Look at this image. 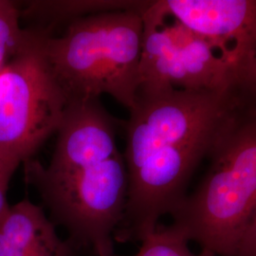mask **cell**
<instances>
[{
	"label": "cell",
	"mask_w": 256,
	"mask_h": 256,
	"mask_svg": "<svg viewBox=\"0 0 256 256\" xmlns=\"http://www.w3.org/2000/svg\"><path fill=\"white\" fill-rule=\"evenodd\" d=\"M129 111L128 202L114 234L120 243L140 242L174 212L196 168L238 113L227 92L186 90L138 95Z\"/></svg>",
	"instance_id": "obj_1"
},
{
	"label": "cell",
	"mask_w": 256,
	"mask_h": 256,
	"mask_svg": "<svg viewBox=\"0 0 256 256\" xmlns=\"http://www.w3.org/2000/svg\"><path fill=\"white\" fill-rule=\"evenodd\" d=\"M25 178L50 210L52 222L93 256H115L114 234L124 218L128 176L115 144L55 150L48 166L32 158Z\"/></svg>",
	"instance_id": "obj_2"
},
{
	"label": "cell",
	"mask_w": 256,
	"mask_h": 256,
	"mask_svg": "<svg viewBox=\"0 0 256 256\" xmlns=\"http://www.w3.org/2000/svg\"><path fill=\"white\" fill-rule=\"evenodd\" d=\"M146 2L74 20L59 36L38 28L41 52L70 104L106 94L129 110L135 106L144 36L142 10Z\"/></svg>",
	"instance_id": "obj_3"
},
{
	"label": "cell",
	"mask_w": 256,
	"mask_h": 256,
	"mask_svg": "<svg viewBox=\"0 0 256 256\" xmlns=\"http://www.w3.org/2000/svg\"><path fill=\"white\" fill-rule=\"evenodd\" d=\"M209 156L208 172L171 225L202 250L234 256L256 207V118L238 112Z\"/></svg>",
	"instance_id": "obj_4"
},
{
	"label": "cell",
	"mask_w": 256,
	"mask_h": 256,
	"mask_svg": "<svg viewBox=\"0 0 256 256\" xmlns=\"http://www.w3.org/2000/svg\"><path fill=\"white\" fill-rule=\"evenodd\" d=\"M27 40L0 70V156L19 164L57 133L70 101L40 48V32Z\"/></svg>",
	"instance_id": "obj_5"
},
{
	"label": "cell",
	"mask_w": 256,
	"mask_h": 256,
	"mask_svg": "<svg viewBox=\"0 0 256 256\" xmlns=\"http://www.w3.org/2000/svg\"><path fill=\"white\" fill-rule=\"evenodd\" d=\"M142 16L137 96L172 90L227 92L232 68L209 42L167 14L160 0L147 1Z\"/></svg>",
	"instance_id": "obj_6"
},
{
	"label": "cell",
	"mask_w": 256,
	"mask_h": 256,
	"mask_svg": "<svg viewBox=\"0 0 256 256\" xmlns=\"http://www.w3.org/2000/svg\"><path fill=\"white\" fill-rule=\"evenodd\" d=\"M165 12L214 46L234 68L256 42V0H160Z\"/></svg>",
	"instance_id": "obj_7"
},
{
	"label": "cell",
	"mask_w": 256,
	"mask_h": 256,
	"mask_svg": "<svg viewBox=\"0 0 256 256\" xmlns=\"http://www.w3.org/2000/svg\"><path fill=\"white\" fill-rule=\"evenodd\" d=\"M81 248L62 239L39 205L24 198L0 218V256H77Z\"/></svg>",
	"instance_id": "obj_8"
},
{
	"label": "cell",
	"mask_w": 256,
	"mask_h": 256,
	"mask_svg": "<svg viewBox=\"0 0 256 256\" xmlns=\"http://www.w3.org/2000/svg\"><path fill=\"white\" fill-rule=\"evenodd\" d=\"M140 1H34L20 10L21 18L58 23L111 10L135 8Z\"/></svg>",
	"instance_id": "obj_9"
},
{
	"label": "cell",
	"mask_w": 256,
	"mask_h": 256,
	"mask_svg": "<svg viewBox=\"0 0 256 256\" xmlns=\"http://www.w3.org/2000/svg\"><path fill=\"white\" fill-rule=\"evenodd\" d=\"M227 92L238 113L256 118V42L234 68Z\"/></svg>",
	"instance_id": "obj_10"
},
{
	"label": "cell",
	"mask_w": 256,
	"mask_h": 256,
	"mask_svg": "<svg viewBox=\"0 0 256 256\" xmlns=\"http://www.w3.org/2000/svg\"><path fill=\"white\" fill-rule=\"evenodd\" d=\"M188 244V239L172 225L158 224L140 240V247L135 256H216L207 250L194 254Z\"/></svg>",
	"instance_id": "obj_11"
},
{
	"label": "cell",
	"mask_w": 256,
	"mask_h": 256,
	"mask_svg": "<svg viewBox=\"0 0 256 256\" xmlns=\"http://www.w3.org/2000/svg\"><path fill=\"white\" fill-rule=\"evenodd\" d=\"M18 4L0 0V70L18 52L28 36L30 30L20 25Z\"/></svg>",
	"instance_id": "obj_12"
},
{
	"label": "cell",
	"mask_w": 256,
	"mask_h": 256,
	"mask_svg": "<svg viewBox=\"0 0 256 256\" xmlns=\"http://www.w3.org/2000/svg\"><path fill=\"white\" fill-rule=\"evenodd\" d=\"M19 165L18 162L0 156V218L9 207L7 202V191L12 176Z\"/></svg>",
	"instance_id": "obj_13"
},
{
	"label": "cell",
	"mask_w": 256,
	"mask_h": 256,
	"mask_svg": "<svg viewBox=\"0 0 256 256\" xmlns=\"http://www.w3.org/2000/svg\"><path fill=\"white\" fill-rule=\"evenodd\" d=\"M234 256H256V207L239 240Z\"/></svg>",
	"instance_id": "obj_14"
}]
</instances>
